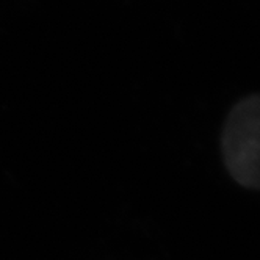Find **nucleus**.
<instances>
[{
	"mask_svg": "<svg viewBox=\"0 0 260 260\" xmlns=\"http://www.w3.org/2000/svg\"><path fill=\"white\" fill-rule=\"evenodd\" d=\"M221 152L238 185L260 190V94L234 105L222 128Z\"/></svg>",
	"mask_w": 260,
	"mask_h": 260,
	"instance_id": "obj_1",
	"label": "nucleus"
}]
</instances>
